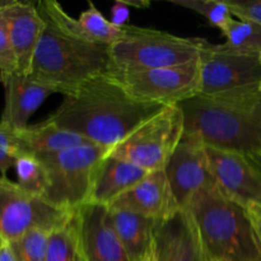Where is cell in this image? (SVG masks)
<instances>
[{"instance_id": "1", "label": "cell", "mask_w": 261, "mask_h": 261, "mask_svg": "<svg viewBox=\"0 0 261 261\" xmlns=\"http://www.w3.org/2000/svg\"><path fill=\"white\" fill-rule=\"evenodd\" d=\"M161 109L162 106L130 97L110 71L88 79L66 93L47 119L110 149Z\"/></svg>"}, {"instance_id": "2", "label": "cell", "mask_w": 261, "mask_h": 261, "mask_svg": "<svg viewBox=\"0 0 261 261\" xmlns=\"http://www.w3.org/2000/svg\"><path fill=\"white\" fill-rule=\"evenodd\" d=\"M178 106L184 112L185 133L195 135L205 148L261 154L260 86L200 93Z\"/></svg>"}, {"instance_id": "3", "label": "cell", "mask_w": 261, "mask_h": 261, "mask_svg": "<svg viewBox=\"0 0 261 261\" xmlns=\"http://www.w3.org/2000/svg\"><path fill=\"white\" fill-rule=\"evenodd\" d=\"M45 20L30 75L65 96L93 76L114 70L110 47L94 45L69 33L38 9Z\"/></svg>"}, {"instance_id": "4", "label": "cell", "mask_w": 261, "mask_h": 261, "mask_svg": "<svg viewBox=\"0 0 261 261\" xmlns=\"http://www.w3.org/2000/svg\"><path fill=\"white\" fill-rule=\"evenodd\" d=\"M211 261H261V244L247 208L229 200L214 184L199 193L190 205Z\"/></svg>"}, {"instance_id": "5", "label": "cell", "mask_w": 261, "mask_h": 261, "mask_svg": "<svg viewBox=\"0 0 261 261\" xmlns=\"http://www.w3.org/2000/svg\"><path fill=\"white\" fill-rule=\"evenodd\" d=\"M203 42L204 38L127 24L126 35L110 47V55L116 71L166 68L198 60Z\"/></svg>"}, {"instance_id": "6", "label": "cell", "mask_w": 261, "mask_h": 261, "mask_svg": "<svg viewBox=\"0 0 261 261\" xmlns=\"http://www.w3.org/2000/svg\"><path fill=\"white\" fill-rule=\"evenodd\" d=\"M184 134L185 119L181 107H162L110 148L107 157L127 161L148 172L165 170Z\"/></svg>"}, {"instance_id": "7", "label": "cell", "mask_w": 261, "mask_h": 261, "mask_svg": "<svg viewBox=\"0 0 261 261\" xmlns=\"http://www.w3.org/2000/svg\"><path fill=\"white\" fill-rule=\"evenodd\" d=\"M107 152L101 145L87 144L40 160L50 178L43 199L70 213L91 204L97 170Z\"/></svg>"}, {"instance_id": "8", "label": "cell", "mask_w": 261, "mask_h": 261, "mask_svg": "<svg viewBox=\"0 0 261 261\" xmlns=\"http://www.w3.org/2000/svg\"><path fill=\"white\" fill-rule=\"evenodd\" d=\"M111 73L130 97L144 103L177 106L201 93L199 59L166 68Z\"/></svg>"}, {"instance_id": "9", "label": "cell", "mask_w": 261, "mask_h": 261, "mask_svg": "<svg viewBox=\"0 0 261 261\" xmlns=\"http://www.w3.org/2000/svg\"><path fill=\"white\" fill-rule=\"evenodd\" d=\"M74 216L0 176V237L4 242L14 241L33 229L53 233Z\"/></svg>"}, {"instance_id": "10", "label": "cell", "mask_w": 261, "mask_h": 261, "mask_svg": "<svg viewBox=\"0 0 261 261\" xmlns=\"http://www.w3.org/2000/svg\"><path fill=\"white\" fill-rule=\"evenodd\" d=\"M201 93L212 94L245 87L260 86V56L234 53L224 46L212 45L204 38L200 54Z\"/></svg>"}, {"instance_id": "11", "label": "cell", "mask_w": 261, "mask_h": 261, "mask_svg": "<svg viewBox=\"0 0 261 261\" xmlns=\"http://www.w3.org/2000/svg\"><path fill=\"white\" fill-rule=\"evenodd\" d=\"M217 188L245 208L261 206V158L206 148Z\"/></svg>"}, {"instance_id": "12", "label": "cell", "mask_w": 261, "mask_h": 261, "mask_svg": "<svg viewBox=\"0 0 261 261\" xmlns=\"http://www.w3.org/2000/svg\"><path fill=\"white\" fill-rule=\"evenodd\" d=\"M165 172L181 209L188 208L199 193L216 184L205 145L188 133L184 134Z\"/></svg>"}, {"instance_id": "13", "label": "cell", "mask_w": 261, "mask_h": 261, "mask_svg": "<svg viewBox=\"0 0 261 261\" xmlns=\"http://www.w3.org/2000/svg\"><path fill=\"white\" fill-rule=\"evenodd\" d=\"M154 255L155 261L205 260L198 226L188 209H180L171 218L157 222Z\"/></svg>"}, {"instance_id": "14", "label": "cell", "mask_w": 261, "mask_h": 261, "mask_svg": "<svg viewBox=\"0 0 261 261\" xmlns=\"http://www.w3.org/2000/svg\"><path fill=\"white\" fill-rule=\"evenodd\" d=\"M107 208L124 209L154 221H165L180 211L165 170L153 171Z\"/></svg>"}, {"instance_id": "15", "label": "cell", "mask_w": 261, "mask_h": 261, "mask_svg": "<svg viewBox=\"0 0 261 261\" xmlns=\"http://www.w3.org/2000/svg\"><path fill=\"white\" fill-rule=\"evenodd\" d=\"M0 83L4 87L5 105L2 114L4 125L14 132L28 126V120L51 94L56 93L53 87L41 83L28 73L14 71L0 74Z\"/></svg>"}, {"instance_id": "16", "label": "cell", "mask_w": 261, "mask_h": 261, "mask_svg": "<svg viewBox=\"0 0 261 261\" xmlns=\"http://www.w3.org/2000/svg\"><path fill=\"white\" fill-rule=\"evenodd\" d=\"M78 224L86 261H132L112 229L107 206H83L78 212Z\"/></svg>"}, {"instance_id": "17", "label": "cell", "mask_w": 261, "mask_h": 261, "mask_svg": "<svg viewBox=\"0 0 261 261\" xmlns=\"http://www.w3.org/2000/svg\"><path fill=\"white\" fill-rule=\"evenodd\" d=\"M2 17L7 24L8 35L17 58L18 71L28 73L45 28V20L35 4L18 0L3 10Z\"/></svg>"}, {"instance_id": "18", "label": "cell", "mask_w": 261, "mask_h": 261, "mask_svg": "<svg viewBox=\"0 0 261 261\" xmlns=\"http://www.w3.org/2000/svg\"><path fill=\"white\" fill-rule=\"evenodd\" d=\"M112 229L132 261H155L157 222L124 209L109 208Z\"/></svg>"}, {"instance_id": "19", "label": "cell", "mask_w": 261, "mask_h": 261, "mask_svg": "<svg viewBox=\"0 0 261 261\" xmlns=\"http://www.w3.org/2000/svg\"><path fill=\"white\" fill-rule=\"evenodd\" d=\"M18 133L23 155H33L37 160L54 157L73 148L93 144L82 135L59 126L50 119L37 125H28Z\"/></svg>"}, {"instance_id": "20", "label": "cell", "mask_w": 261, "mask_h": 261, "mask_svg": "<svg viewBox=\"0 0 261 261\" xmlns=\"http://www.w3.org/2000/svg\"><path fill=\"white\" fill-rule=\"evenodd\" d=\"M148 173L134 163L106 155L97 170L91 204L110 206Z\"/></svg>"}, {"instance_id": "21", "label": "cell", "mask_w": 261, "mask_h": 261, "mask_svg": "<svg viewBox=\"0 0 261 261\" xmlns=\"http://www.w3.org/2000/svg\"><path fill=\"white\" fill-rule=\"evenodd\" d=\"M126 25H115L111 20L105 18L93 3H89L88 9L84 10L78 19H71L69 32L94 45L111 47L126 35Z\"/></svg>"}, {"instance_id": "22", "label": "cell", "mask_w": 261, "mask_h": 261, "mask_svg": "<svg viewBox=\"0 0 261 261\" xmlns=\"http://www.w3.org/2000/svg\"><path fill=\"white\" fill-rule=\"evenodd\" d=\"M47 261H86L79 232L78 213L65 226L50 234Z\"/></svg>"}, {"instance_id": "23", "label": "cell", "mask_w": 261, "mask_h": 261, "mask_svg": "<svg viewBox=\"0 0 261 261\" xmlns=\"http://www.w3.org/2000/svg\"><path fill=\"white\" fill-rule=\"evenodd\" d=\"M226 37L224 46L234 53L261 56V25L250 20L231 18L222 28Z\"/></svg>"}, {"instance_id": "24", "label": "cell", "mask_w": 261, "mask_h": 261, "mask_svg": "<svg viewBox=\"0 0 261 261\" xmlns=\"http://www.w3.org/2000/svg\"><path fill=\"white\" fill-rule=\"evenodd\" d=\"M14 168L18 185L27 193L43 198L50 184L45 165L33 155L24 154L18 158Z\"/></svg>"}, {"instance_id": "25", "label": "cell", "mask_w": 261, "mask_h": 261, "mask_svg": "<svg viewBox=\"0 0 261 261\" xmlns=\"http://www.w3.org/2000/svg\"><path fill=\"white\" fill-rule=\"evenodd\" d=\"M50 234L41 229H33L7 244L17 261H47Z\"/></svg>"}, {"instance_id": "26", "label": "cell", "mask_w": 261, "mask_h": 261, "mask_svg": "<svg viewBox=\"0 0 261 261\" xmlns=\"http://www.w3.org/2000/svg\"><path fill=\"white\" fill-rule=\"evenodd\" d=\"M171 3L203 15L209 24L219 30L233 18L226 0H171Z\"/></svg>"}, {"instance_id": "27", "label": "cell", "mask_w": 261, "mask_h": 261, "mask_svg": "<svg viewBox=\"0 0 261 261\" xmlns=\"http://www.w3.org/2000/svg\"><path fill=\"white\" fill-rule=\"evenodd\" d=\"M23 155L18 133L0 122V173L7 177V172L15 167L18 158Z\"/></svg>"}, {"instance_id": "28", "label": "cell", "mask_w": 261, "mask_h": 261, "mask_svg": "<svg viewBox=\"0 0 261 261\" xmlns=\"http://www.w3.org/2000/svg\"><path fill=\"white\" fill-rule=\"evenodd\" d=\"M18 71V63L8 35L7 24L0 13V74H12Z\"/></svg>"}, {"instance_id": "29", "label": "cell", "mask_w": 261, "mask_h": 261, "mask_svg": "<svg viewBox=\"0 0 261 261\" xmlns=\"http://www.w3.org/2000/svg\"><path fill=\"white\" fill-rule=\"evenodd\" d=\"M233 18L257 23L261 25V0H226Z\"/></svg>"}, {"instance_id": "30", "label": "cell", "mask_w": 261, "mask_h": 261, "mask_svg": "<svg viewBox=\"0 0 261 261\" xmlns=\"http://www.w3.org/2000/svg\"><path fill=\"white\" fill-rule=\"evenodd\" d=\"M130 14V8L125 4L124 0H119L112 7L111 23H114L117 27H124L126 25V20Z\"/></svg>"}, {"instance_id": "31", "label": "cell", "mask_w": 261, "mask_h": 261, "mask_svg": "<svg viewBox=\"0 0 261 261\" xmlns=\"http://www.w3.org/2000/svg\"><path fill=\"white\" fill-rule=\"evenodd\" d=\"M0 261H17L15 260L14 255H13V251L10 250L9 245L7 242L0 246Z\"/></svg>"}, {"instance_id": "32", "label": "cell", "mask_w": 261, "mask_h": 261, "mask_svg": "<svg viewBox=\"0 0 261 261\" xmlns=\"http://www.w3.org/2000/svg\"><path fill=\"white\" fill-rule=\"evenodd\" d=\"M124 2H125V4H126L129 8L134 7V8H139V9H143V8L150 7V3L145 2V0H133V2H127V0H124Z\"/></svg>"}, {"instance_id": "33", "label": "cell", "mask_w": 261, "mask_h": 261, "mask_svg": "<svg viewBox=\"0 0 261 261\" xmlns=\"http://www.w3.org/2000/svg\"><path fill=\"white\" fill-rule=\"evenodd\" d=\"M251 216H252V223H254L255 231H256V234H257V237H259V241L261 244V219L257 218V217H255L252 213H251Z\"/></svg>"}, {"instance_id": "34", "label": "cell", "mask_w": 261, "mask_h": 261, "mask_svg": "<svg viewBox=\"0 0 261 261\" xmlns=\"http://www.w3.org/2000/svg\"><path fill=\"white\" fill-rule=\"evenodd\" d=\"M249 211L250 213H252L255 217H257V218L261 219V206H250Z\"/></svg>"}, {"instance_id": "35", "label": "cell", "mask_w": 261, "mask_h": 261, "mask_svg": "<svg viewBox=\"0 0 261 261\" xmlns=\"http://www.w3.org/2000/svg\"><path fill=\"white\" fill-rule=\"evenodd\" d=\"M14 2L15 0H0V13H2L5 8H8L9 5H12Z\"/></svg>"}, {"instance_id": "36", "label": "cell", "mask_w": 261, "mask_h": 261, "mask_svg": "<svg viewBox=\"0 0 261 261\" xmlns=\"http://www.w3.org/2000/svg\"><path fill=\"white\" fill-rule=\"evenodd\" d=\"M3 244H4V241H3V240H2V237H0V246H2Z\"/></svg>"}, {"instance_id": "37", "label": "cell", "mask_w": 261, "mask_h": 261, "mask_svg": "<svg viewBox=\"0 0 261 261\" xmlns=\"http://www.w3.org/2000/svg\"><path fill=\"white\" fill-rule=\"evenodd\" d=\"M204 261H211V260H209V259H208V257H206V256H205V260H204Z\"/></svg>"}, {"instance_id": "38", "label": "cell", "mask_w": 261, "mask_h": 261, "mask_svg": "<svg viewBox=\"0 0 261 261\" xmlns=\"http://www.w3.org/2000/svg\"><path fill=\"white\" fill-rule=\"evenodd\" d=\"M260 89H261V83H260Z\"/></svg>"}, {"instance_id": "39", "label": "cell", "mask_w": 261, "mask_h": 261, "mask_svg": "<svg viewBox=\"0 0 261 261\" xmlns=\"http://www.w3.org/2000/svg\"><path fill=\"white\" fill-rule=\"evenodd\" d=\"M259 157H260V158H261V154H260V155H259Z\"/></svg>"}, {"instance_id": "40", "label": "cell", "mask_w": 261, "mask_h": 261, "mask_svg": "<svg viewBox=\"0 0 261 261\" xmlns=\"http://www.w3.org/2000/svg\"><path fill=\"white\" fill-rule=\"evenodd\" d=\"M260 60H261V56H260Z\"/></svg>"}]
</instances>
